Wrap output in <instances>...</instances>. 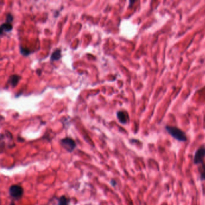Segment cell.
<instances>
[{"instance_id":"obj_13","label":"cell","mask_w":205,"mask_h":205,"mask_svg":"<svg viewBox=\"0 0 205 205\" xmlns=\"http://www.w3.org/2000/svg\"><path fill=\"white\" fill-rule=\"evenodd\" d=\"M111 184H112V185L113 186H115V185H116V182L115 180H112L111 182Z\"/></svg>"},{"instance_id":"obj_9","label":"cell","mask_w":205,"mask_h":205,"mask_svg":"<svg viewBox=\"0 0 205 205\" xmlns=\"http://www.w3.org/2000/svg\"><path fill=\"white\" fill-rule=\"evenodd\" d=\"M58 205H69L68 199L65 196H62L59 198Z\"/></svg>"},{"instance_id":"obj_8","label":"cell","mask_w":205,"mask_h":205,"mask_svg":"<svg viewBox=\"0 0 205 205\" xmlns=\"http://www.w3.org/2000/svg\"><path fill=\"white\" fill-rule=\"evenodd\" d=\"M61 57H62L61 50L59 49H57L52 52L51 56V61H52V62H54V61L58 60L61 58Z\"/></svg>"},{"instance_id":"obj_6","label":"cell","mask_w":205,"mask_h":205,"mask_svg":"<svg viewBox=\"0 0 205 205\" xmlns=\"http://www.w3.org/2000/svg\"><path fill=\"white\" fill-rule=\"evenodd\" d=\"M19 80H20L19 76H18L17 75H11L9 77L8 82L12 87H15L18 84Z\"/></svg>"},{"instance_id":"obj_4","label":"cell","mask_w":205,"mask_h":205,"mask_svg":"<svg viewBox=\"0 0 205 205\" xmlns=\"http://www.w3.org/2000/svg\"><path fill=\"white\" fill-rule=\"evenodd\" d=\"M204 157H205V147L202 146L199 148L196 151L194 155V163L195 164L202 163Z\"/></svg>"},{"instance_id":"obj_7","label":"cell","mask_w":205,"mask_h":205,"mask_svg":"<svg viewBox=\"0 0 205 205\" xmlns=\"http://www.w3.org/2000/svg\"><path fill=\"white\" fill-rule=\"evenodd\" d=\"M13 26L11 23H3L1 26V34H2L3 32H9L12 30Z\"/></svg>"},{"instance_id":"obj_14","label":"cell","mask_w":205,"mask_h":205,"mask_svg":"<svg viewBox=\"0 0 205 205\" xmlns=\"http://www.w3.org/2000/svg\"><path fill=\"white\" fill-rule=\"evenodd\" d=\"M10 205H15V203H13V202H12V203H11V204H10Z\"/></svg>"},{"instance_id":"obj_2","label":"cell","mask_w":205,"mask_h":205,"mask_svg":"<svg viewBox=\"0 0 205 205\" xmlns=\"http://www.w3.org/2000/svg\"><path fill=\"white\" fill-rule=\"evenodd\" d=\"M9 194L15 200H19L24 194L23 188L18 185H13L9 188Z\"/></svg>"},{"instance_id":"obj_3","label":"cell","mask_w":205,"mask_h":205,"mask_svg":"<svg viewBox=\"0 0 205 205\" xmlns=\"http://www.w3.org/2000/svg\"><path fill=\"white\" fill-rule=\"evenodd\" d=\"M61 145L69 152H73L76 146L75 141L69 137L64 138L61 140Z\"/></svg>"},{"instance_id":"obj_1","label":"cell","mask_w":205,"mask_h":205,"mask_svg":"<svg viewBox=\"0 0 205 205\" xmlns=\"http://www.w3.org/2000/svg\"><path fill=\"white\" fill-rule=\"evenodd\" d=\"M165 129L169 134L178 141H186L187 140V137L185 133L181 129L176 128V127L167 126L165 127Z\"/></svg>"},{"instance_id":"obj_5","label":"cell","mask_w":205,"mask_h":205,"mask_svg":"<svg viewBox=\"0 0 205 205\" xmlns=\"http://www.w3.org/2000/svg\"><path fill=\"white\" fill-rule=\"evenodd\" d=\"M117 117L121 123L126 124L128 122V116L126 113L123 111H119L117 113Z\"/></svg>"},{"instance_id":"obj_12","label":"cell","mask_w":205,"mask_h":205,"mask_svg":"<svg viewBox=\"0 0 205 205\" xmlns=\"http://www.w3.org/2000/svg\"><path fill=\"white\" fill-rule=\"evenodd\" d=\"M13 20V16L11 14H7L6 16V23H11Z\"/></svg>"},{"instance_id":"obj_10","label":"cell","mask_w":205,"mask_h":205,"mask_svg":"<svg viewBox=\"0 0 205 205\" xmlns=\"http://www.w3.org/2000/svg\"><path fill=\"white\" fill-rule=\"evenodd\" d=\"M200 178L202 180H205V165H203L202 169L200 171Z\"/></svg>"},{"instance_id":"obj_11","label":"cell","mask_w":205,"mask_h":205,"mask_svg":"<svg viewBox=\"0 0 205 205\" xmlns=\"http://www.w3.org/2000/svg\"><path fill=\"white\" fill-rule=\"evenodd\" d=\"M20 52H21V53L22 54L25 55V56H27V55H29V54H30V51H29V50H28L27 49H26V48H22V47L20 48Z\"/></svg>"}]
</instances>
